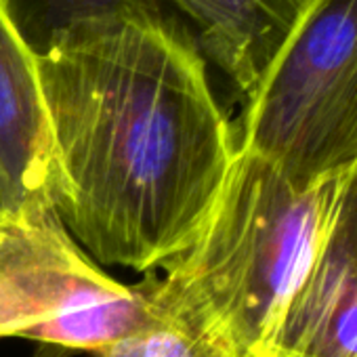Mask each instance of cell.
Listing matches in <instances>:
<instances>
[{
    "label": "cell",
    "mask_w": 357,
    "mask_h": 357,
    "mask_svg": "<svg viewBox=\"0 0 357 357\" xmlns=\"http://www.w3.org/2000/svg\"><path fill=\"white\" fill-rule=\"evenodd\" d=\"M185 15L204 61L215 63L246 99L263 80L305 0H164Z\"/></svg>",
    "instance_id": "8992f818"
},
{
    "label": "cell",
    "mask_w": 357,
    "mask_h": 357,
    "mask_svg": "<svg viewBox=\"0 0 357 357\" xmlns=\"http://www.w3.org/2000/svg\"><path fill=\"white\" fill-rule=\"evenodd\" d=\"M93 357H225L185 324L160 311L145 326L120 336Z\"/></svg>",
    "instance_id": "9c48e42d"
},
{
    "label": "cell",
    "mask_w": 357,
    "mask_h": 357,
    "mask_svg": "<svg viewBox=\"0 0 357 357\" xmlns=\"http://www.w3.org/2000/svg\"><path fill=\"white\" fill-rule=\"evenodd\" d=\"M252 357H357V265L340 215L311 275Z\"/></svg>",
    "instance_id": "5b68a950"
},
{
    "label": "cell",
    "mask_w": 357,
    "mask_h": 357,
    "mask_svg": "<svg viewBox=\"0 0 357 357\" xmlns=\"http://www.w3.org/2000/svg\"><path fill=\"white\" fill-rule=\"evenodd\" d=\"M244 101L240 149L301 183L349 172L357 164V0H305Z\"/></svg>",
    "instance_id": "3957f363"
},
{
    "label": "cell",
    "mask_w": 357,
    "mask_h": 357,
    "mask_svg": "<svg viewBox=\"0 0 357 357\" xmlns=\"http://www.w3.org/2000/svg\"><path fill=\"white\" fill-rule=\"evenodd\" d=\"M153 317L145 278L122 284L109 275L49 202L0 215V338L95 355Z\"/></svg>",
    "instance_id": "277c9868"
},
{
    "label": "cell",
    "mask_w": 357,
    "mask_h": 357,
    "mask_svg": "<svg viewBox=\"0 0 357 357\" xmlns=\"http://www.w3.org/2000/svg\"><path fill=\"white\" fill-rule=\"evenodd\" d=\"M49 164L51 139L36 57L0 7V183L15 204L49 202Z\"/></svg>",
    "instance_id": "52a82bcc"
},
{
    "label": "cell",
    "mask_w": 357,
    "mask_h": 357,
    "mask_svg": "<svg viewBox=\"0 0 357 357\" xmlns=\"http://www.w3.org/2000/svg\"><path fill=\"white\" fill-rule=\"evenodd\" d=\"M349 172L301 183L238 147L194 242L162 275H143L155 311L225 357H252L324 255Z\"/></svg>",
    "instance_id": "7a4b0ae2"
},
{
    "label": "cell",
    "mask_w": 357,
    "mask_h": 357,
    "mask_svg": "<svg viewBox=\"0 0 357 357\" xmlns=\"http://www.w3.org/2000/svg\"><path fill=\"white\" fill-rule=\"evenodd\" d=\"M0 7L34 57L82 26L174 13L164 0H0Z\"/></svg>",
    "instance_id": "ba28073f"
},
{
    "label": "cell",
    "mask_w": 357,
    "mask_h": 357,
    "mask_svg": "<svg viewBox=\"0 0 357 357\" xmlns=\"http://www.w3.org/2000/svg\"><path fill=\"white\" fill-rule=\"evenodd\" d=\"M340 225L347 234L353 261L357 265V164L351 168L347 178V190L340 206Z\"/></svg>",
    "instance_id": "30bf717a"
},
{
    "label": "cell",
    "mask_w": 357,
    "mask_h": 357,
    "mask_svg": "<svg viewBox=\"0 0 357 357\" xmlns=\"http://www.w3.org/2000/svg\"><path fill=\"white\" fill-rule=\"evenodd\" d=\"M11 206H15L13 198L7 194V190L3 188V183H0V215H3L5 211H9Z\"/></svg>",
    "instance_id": "8fae6325"
},
{
    "label": "cell",
    "mask_w": 357,
    "mask_h": 357,
    "mask_svg": "<svg viewBox=\"0 0 357 357\" xmlns=\"http://www.w3.org/2000/svg\"><path fill=\"white\" fill-rule=\"evenodd\" d=\"M49 202L101 267L162 269L196 238L238 153L176 13L82 26L36 57Z\"/></svg>",
    "instance_id": "6da1fadb"
}]
</instances>
